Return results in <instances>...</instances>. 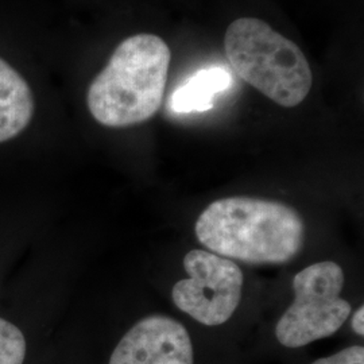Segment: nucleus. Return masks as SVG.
<instances>
[{"label":"nucleus","mask_w":364,"mask_h":364,"mask_svg":"<svg viewBox=\"0 0 364 364\" xmlns=\"http://www.w3.org/2000/svg\"><path fill=\"white\" fill-rule=\"evenodd\" d=\"M198 242L223 258L247 264H284L305 243V223L285 203L235 196L213 201L196 221Z\"/></svg>","instance_id":"obj_1"},{"label":"nucleus","mask_w":364,"mask_h":364,"mask_svg":"<svg viewBox=\"0 0 364 364\" xmlns=\"http://www.w3.org/2000/svg\"><path fill=\"white\" fill-rule=\"evenodd\" d=\"M166 42L153 34L124 39L87 93L92 117L105 127H129L154 117L169 70Z\"/></svg>","instance_id":"obj_2"},{"label":"nucleus","mask_w":364,"mask_h":364,"mask_svg":"<svg viewBox=\"0 0 364 364\" xmlns=\"http://www.w3.org/2000/svg\"><path fill=\"white\" fill-rule=\"evenodd\" d=\"M224 49L235 73L281 107H296L311 92L312 69L305 54L260 19L234 21Z\"/></svg>","instance_id":"obj_3"},{"label":"nucleus","mask_w":364,"mask_h":364,"mask_svg":"<svg viewBox=\"0 0 364 364\" xmlns=\"http://www.w3.org/2000/svg\"><path fill=\"white\" fill-rule=\"evenodd\" d=\"M346 275L336 262L323 260L293 279L294 301L275 326V338L287 348H299L335 335L351 316V304L340 297Z\"/></svg>","instance_id":"obj_4"},{"label":"nucleus","mask_w":364,"mask_h":364,"mask_svg":"<svg viewBox=\"0 0 364 364\" xmlns=\"http://www.w3.org/2000/svg\"><path fill=\"white\" fill-rule=\"evenodd\" d=\"M188 278L171 290L174 305L207 326L227 323L242 301L243 272L234 260L204 250H192L183 258Z\"/></svg>","instance_id":"obj_5"},{"label":"nucleus","mask_w":364,"mask_h":364,"mask_svg":"<svg viewBox=\"0 0 364 364\" xmlns=\"http://www.w3.org/2000/svg\"><path fill=\"white\" fill-rule=\"evenodd\" d=\"M195 351L186 328L164 314L138 321L122 338L109 364H193Z\"/></svg>","instance_id":"obj_6"},{"label":"nucleus","mask_w":364,"mask_h":364,"mask_svg":"<svg viewBox=\"0 0 364 364\" xmlns=\"http://www.w3.org/2000/svg\"><path fill=\"white\" fill-rule=\"evenodd\" d=\"M34 115V97L26 80L0 58V144L18 136Z\"/></svg>","instance_id":"obj_7"},{"label":"nucleus","mask_w":364,"mask_h":364,"mask_svg":"<svg viewBox=\"0 0 364 364\" xmlns=\"http://www.w3.org/2000/svg\"><path fill=\"white\" fill-rule=\"evenodd\" d=\"M232 84L231 73L221 66H209L188 78L170 97V107L177 114L210 109L215 97Z\"/></svg>","instance_id":"obj_8"},{"label":"nucleus","mask_w":364,"mask_h":364,"mask_svg":"<svg viewBox=\"0 0 364 364\" xmlns=\"http://www.w3.org/2000/svg\"><path fill=\"white\" fill-rule=\"evenodd\" d=\"M26 338L18 326L0 318V364H23Z\"/></svg>","instance_id":"obj_9"},{"label":"nucleus","mask_w":364,"mask_h":364,"mask_svg":"<svg viewBox=\"0 0 364 364\" xmlns=\"http://www.w3.org/2000/svg\"><path fill=\"white\" fill-rule=\"evenodd\" d=\"M312 364H364V348L362 346H352Z\"/></svg>","instance_id":"obj_10"},{"label":"nucleus","mask_w":364,"mask_h":364,"mask_svg":"<svg viewBox=\"0 0 364 364\" xmlns=\"http://www.w3.org/2000/svg\"><path fill=\"white\" fill-rule=\"evenodd\" d=\"M364 308L360 306L356 312L352 316V329L355 331L356 335L363 336L364 335Z\"/></svg>","instance_id":"obj_11"}]
</instances>
